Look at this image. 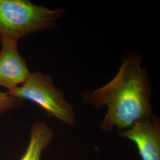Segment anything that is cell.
Here are the masks:
<instances>
[{
	"mask_svg": "<svg viewBox=\"0 0 160 160\" xmlns=\"http://www.w3.org/2000/svg\"><path fill=\"white\" fill-rule=\"evenodd\" d=\"M18 39L0 34V86L7 90L21 86L31 72L18 51Z\"/></svg>",
	"mask_w": 160,
	"mask_h": 160,
	"instance_id": "obj_4",
	"label": "cell"
},
{
	"mask_svg": "<svg viewBox=\"0 0 160 160\" xmlns=\"http://www.w3.org/2000/svg\"><path fill=\"white\" fill-rule=\"evenodd\" d=\"M142 56L132 52L123 60L114 78L104 86L81 94L82 100L96 109L106 106L100 123L104 132L128 129L152 114L148 74L141 65Z\"/></svg>",
	"mask_w": 160,
	"mask_h": 160,
	"instance_id": "obj_1",
	"label": "cell"
},
{
	"mask_svg": "<svg viewBox=\"0 0 160 160\" xmlns=\"http://www.w3.org/2000/svg\"><path fill=\"white\" fill-rule=\"evenodd\" d=\"M119 135L136 145L141 160H160V119L156 114L138 120Z\"/></svg>",
	"mask_w": 160,
	"mask_h": 160,
	"instance_id": "obj_5",
	"label": "cell"
},
{
	"mask_svg": "<svg viewBox=\"0 0 160 160\" xmlns=\"http://www.w3.org/2000/svg\"><path fill=\"white\" fill-rule=\"evenodd\" d=\"M54 137V130L45 122H34L30 128L29 143L19 160H41L43 152L51 143Z\"/></svg>",
	"mask_w": 160,
	"mask_h": 160,
	"instance_id": "obj_6",
	"label": "cell"
},
{
	"mask_svg": "<svg viewBox=\"0 0 160 160\" xmlns=\"http://www.w3.org/2000/svg\"><path fill=\"white\" fill-rule=\"evenodd\" d=\"M23 102L20 99L7 94L6 92H0V114L22 108Z\"/></svg>",
	"mask_w": 160,
	"mask_h": 160,
	"instance_id": "obj_7",
	"label": "cell"
},
{
	"mask_svg": "<svg viewBox=\"0 0 160 160\" xmlns=\"http://www.w3.org/2000/svg\"><path fill=\"white\" fill-rule=\"evenodd\" d=\"M7 94L38 105L49 117L71 127L76 123L72 106L65 98L64 92L55 85L51 75L39 71L30 73L22 84L7 90Z\"/></svg>",
	"mask_w": 160,
	"mask_h": 160,
	"instance_id": "obj_3",
	"label": "cell"
},
{
	"mask_svg": "<svg viewBox=\"0 0 160 160\" xmlns=\"http://www.w3.org/2000/svg\"><path fill=\"white\" fill-rule=\"evenodd\" d=\"M63 8L50 9L29 0H0V34L18 40L38 32L53 29Z\"/></svg>",
	"mask_w": 160,
	"mask_h": 160,
	"instance_id": "obj_2",
	"label": "cell"
}]
</instances>
